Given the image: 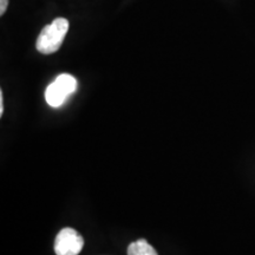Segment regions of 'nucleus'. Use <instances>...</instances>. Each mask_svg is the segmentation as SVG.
Segmentation results:
<instances>
[{
    "mask_svg": "<svg viewBox=\"0 0 255 255\" xmlns=\"http://www.w3.org/2000/svg\"><path fill=\"white\" fill-rule=\"evenodd\" d=\"M69 26V20L65 18H57L50 25L44 26L38 36L36 43L37 50L43 55L57 52L68 33Z\"/></svg>",
    "mask_w": 255,
    "mask_h": 255,
    "instance_id": "obj_1",
    "label": "nucleus"
},
{
    "mask_svg": "<svg viewBox=\"0 0 255 255\" xmlns=\"http://www.w3.org/2000/svg\"><path fill=\"white\" fill-rule=\"evenodd\" d=\"M77 89V81L69 73H62L51 83L45 91V100L52 108H58Z\"/></svg>",
    "mask_w": 255,
    "mask_h": 255,
    "instance_id": "obj_2",
    "label": "nucleus"
},
{
    "mask_svg": "<svg viewBox=\"0 0 255 255\" xmlns=\"http://www.w3.org/2000/svg\"><path fill=\"white\" fill-rule=\"evenodd\" d=\"M84 246V239L76 229L66 227L58 233L55 240L57 255H78Z\"/></svg>",
    "mask_w": 255,
    "mask_h": 255,
    "instance_id": "obj_3",
    "label": "nucleus"
},
{
    "mask_svg": "<svg viewBox=\"0 0 255 255\" xmlns=\"http://www.w3.org/2000/svg\"><path fill=\"white\" fill-rule=\"evenodd\" d=\"M128 255H158L155 248L144 239L137 240L128 247Z\"/></svg>",
    "mask_w": 255,
    "mask_h": 255,
    "instance_id": "obj_4",
    "label": "nucleus"
},
{
    "mask_svg": "<svg viewBox=\"0 0 255 255\" xmlns=\"http://www.w3.org/2000/svg\"><path fill=\"white\" fill-rule=\"evenodd\" d=\"M8 0H0V15H4V13L7 9Z\"/></svg>",
    "mask_w": 255,
    "mask_h": 255,
    "instance_id": "obj_5",
    "label": "nucleus"
},
{
    "mask_svg": "<svg viewBox=\"0 0 255 255\" xmlns=\"http://www.w3.org/2000/svg\"><path fill=\"white\" fill-rule=\"evenodd\" d=\"M4 113V96H2V91H0V116Z\"/></svg>",
    "mask_w": 255,
    "mask_h": 255,
    "instance_id": "obj_6",
    "label": "nucleus"
}]
</instances>
